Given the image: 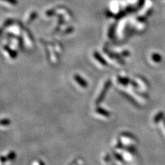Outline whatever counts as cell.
I'll return each mask as SVG.
<instances>
[{
  "instance_id": "8",
  "label": "cell",
  "mask_w": 165,
  "mask_h": 165,
  "mask_svg": "<svg viewBox=\"0 0 165 165\" xmlns=\"http://www.w3.org/2000/svg\"><path fill=\"white\" fill-rule=\"evenodd\" d=\"M6 158H4V156H2L1 157V162H5V161H6Z\"/></svg>"
},
{
  "instance_id": "5",
  "label": "cell",
  "mask_w": 165,
  "mask_h": 165,
  "mask_svg": "<svg viewBox=\"0 0 165 165\" xmlns=\"http://www.w3.org/2000/svg\"><path fill=\"white\" fill-rule=\"evenodd\" d=\"M10 120L8 118H4L1 120V126H8L10 124Z\"/></svg>"
},
{
  "instance_id": "9",
  "label": "cell",
  "mask_w": 165,
  "mask_h": 165,
  "mask_svg": "<svg viewBox=\"0 0 165 165\" xmlns=\"http://www.w3.org/2000/svg\"><path fill=\"white\" fill-rule=\"evenodd\" d=\"M39 165H45V163H43L42 161H39Z\"/></svg>"
},
{
  "instance_id": "7",
  "label": "cell",
  "mask_w": 165,
  "mask_h": 165,
  "mask_svg": "<svg viewBox=\"0 0 165 165\" xmlns=\"http://www.w3.org/2000/svg\"><path fill=\"white\" fill-rule=\"evenodd\" d=\"M114 155H115V157L117 158L118 159V160H119V161L123 162V158H122L121 155H120L119 154H118V153H114Z\"/></svg>"
},
{
  "instance_id": "2",
  "label": "cell",
  "mask_w": 165,
  "mask_h": 165,
  "mask_svg": "<svg viewBox=\"0 0 165 165\" xmlns=\"http://www.w3.org/2000/svg\"><path fill=\"white\" fill-rule=\"evenodd\" d=\"M96 112L97 113H99V114H101L102 116H105V117H110L111 113L109 112L108 111H107L106 110H105V109L102 108H97L96 109Z\"/></svg>"
},
{
  "instance_id": "4",
  "label": "cell",
  "mask_w": 165,
  "mask_h": 165,
  "mask_svg": "<svg viewBox=\"0 0 165 165\" xmlns=\"http://www.w3.org/2000/svg\"><path fill=\"white\" fill-rule=\"evenodd\" d=\"M75 79L78 83V84L82 86V87H87V83H86L85 81L83 80V78H81L80 76H75Z\"/></svg>"
},
{
  "instance_id": "1",
  "label": "cell",
  "mask_w": 165,
  "mask_h": 165,
  "mask_svg": "<svg viewBox=\"0 0 165 165\" xmlns=\"http://www.w3.org/2000/svg\"><path fill=\"white\" fill-rule=\"evenodd\" d=\"M110 82H108L106 83L105 86L103 90H102L101 94L99 95V96L98 97V99H97V100H96V105H99L102 101H103V99L105 98V96L106 93H107V92H108V88H109V87H110Z\"/></svg>"
},
{
  "instance_id": "3",
  "label": "cell",
  "mask_w": 165,
  "mask_h": 165,
  "mask_svg": "<svg viewBox=\"0 0 165 165\" xmlns=\"http://www.w3.org/2000/svg\"><path fill=\"white\" fill-rule=\"evenodd\" d=\"M163 116H164L163 112H162V111H160L159 113H157L156 116L154 117V118H153V122L155 123H158V122H160V120L163 118Z\"/></svg>"
},
{
  "instance_id": "6",
  "label": "cell",
  "mask_w": 165,
  "mask_h": 165,
  "mask_svg": "<svg viewBox=\"0 0 165 165\" xmlns=\"http://www.w3.org/2000/svg\"><path fill=\"white\" fill-rule=\"evenodd\" d=\"M15 157H16V155H15V152H10V153H9V154L8 155V159L9 160H13L15 158Z\"/></svg>"
},
{
  "instance_id": "10",
  "label": "cell",
  "mask_w": 165,
  "mask_h": 165,
  "mask_svg": "<svg viewBox=\"0 0 165 165\" xmlns=\"http://www.w3.org/2000/svg\"><path fill=\"white\" fill-rule=\"evenodd\" d=\"M163 120H164V126H165V118H163Z\"/></svg>"
}]
</instances>
